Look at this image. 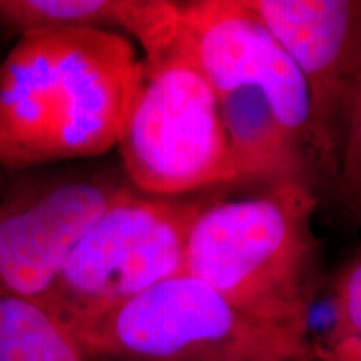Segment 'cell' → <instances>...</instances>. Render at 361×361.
Here are the masks:
<instances>
[{"mask_svg":"<svg viewBox=\"0 0 361 361\" xmlns=\"http://www.w3.org/2000/svg\"><path fill=\"white\" fill-rule=\"evenodd\" d=\"M291 361H319V360H316L314 356L311 355V351L308 348V351H306L303 356H300V358H295V360H291Z\"/></svg>","mask_w":361,"mask_h":361,"instance_id":"4fadbf2b","label":"cell"},{"mask_svg":"<svg viewBox=\"0 0 361 361\" xmlns=\"http://www.w3.org/2000/svg\"><path fill=\"white\" fill-rule=\"evenodd\" d=\"M206 200V191H129L89 229L40 303L69 323L184 273L189 228Z\"/></svg>","mask_w":361,"mask_h":361,"instance_id":"8992f818","label":"cell"},{"mask_svg":"<svg viewBox=\"0 0 361 361\" xmlns=\"http://www.w3.org/2000/svg\"><path fill=\"white\" fill-rule=\"evenodd\" d=\"M0 29L19 34L71 29L130 35L144 61L159 57L178 39L179 2L168 0H0Z\"/></svg>","mask_w":361,"mask_h":361,"instance_id":"9c48e42d","label":"cell"},{"mask_svg":"<svg viewBox=\"0 0 361 361\" xmlns=\"http://www.w3.org/2000/svg\"><path fill=\"white\" fill-rule=\"evenodd\" d=\"M117 147L126 178L151 196L241 183L218 99L180 30L169 51L142 59L141 85Z\"/></svg>","mask_w":361,"mask_h":361,"instance_id":"5b68a950","label":"cell"},{"mask_svg":"<svg viewBox=\"0 0 361 361\" xmlns=\"http://www.w3.org/2000/svg\"><path fill=\"white\" fill-rule=\"evenodd\" d=\"M180 35L209 80L241 183L324 194L308 89L295 62L243 0L179 4Z\"/></svg>","mask_w":361,"mask_h":361,"instance_id":"7a4b0ae2","label":"cell"},{"mask_svg":"<svg viewBox=\"0 0 361 361\" xmlns=\"http://www.w3.org/2000/svg\"><path fill=\"white\" fill-rule=\"evenodd\" d=\"M324 194L350 228H361V75L351 97L336 174Z\"/></svg>","mask_w":361,"mask_h":361,"instance_id":"7c38bea8","label":"cell"},{"mask_svg":"<svg viewBox=\"0 0 361 361\" xmlns=\"http://www.w3.org/2000/svg\"><path fill=\"white\" fill-rule=\"evenodd\" d=\"M67 324L90 361H291L310 348L188 273Z\"/></svg>","mask_w":361,"mask_h":361,"instance_id":"277c9868","label":"cell"},{"mask_svg":"<svg viewBox=\"0 0 361 361\" xmlns=\"http://www.w3.org/2000/svg\"><path fill=\"white\" fill-rule=\"evenodd\" d=\"M310 351L319 361H361V246L336 274L331 324Z\"/></svg>","mask_w":361,"mask_h":361,"instance_id":"8fae6325","label":"cell"},{"mask_svg":"<svg viewBox=\"0 0 361 361\" xmlns=\"http://www.w3.org/2000/svg\"><path fill=\"white\" fill-rule=\"evenodd\" d=\"M252 184L231 197L207 194L189 228L184 273L247 314L308 336L319 196L293 183Z\"/></svg>","mask_w":361,"mask_h":361,"instance_id":"3957f363","label":"cell"},{"mask_svg":"<svg viewBox=\"0 0 361 361\" xmlns=\"http://www.w3.org/2000/svg\"><path fill=\"white\" fill-rule=\"evenodd\" d=\"M27 180L0 200V288L42 301L89 229L134 186L112 166Z\"/></svg>","mask_w":361,"mask_h":361,"instance_id":"52a82bcc","label":"cell"},{"mask_svg":"<svg viewBox=\"0 0 361 361\" xmlns=\"http://www.w3.org/2000/svg\"><path fill=\"white\" fill-rule=\"evenodd\" d=\"M0 361H90L64 319L0 288Z\"/></svg>","mask_w":361,"mask_h":361,"instance_id":"30bf717a","label":"cell"},{"mask_svg":"<svg viewBox=\"0 0 361 361\" xmlns=\"http://www.w3.org/2000/svg\"><path fill=\"white\" fill-rule=\"evenodd\" d=\"M141 79L142 61L119 32L22 35L0 64V166L20 171L109 152Z\"/></svg>","mask_w":361,"mask_h":361,"instance_id":"6da1fadb","label":"cell"},{"mask_svg":"<svg viewBox=\"0 0 361 361\" xmlns=\"http://www.w3.org/2000/svg\"><path fill=\"white\" fill-rule=\"evenodd\" d=\"M281 44L308 89L326 189L361 75V0H243ZM324 189V192H326Z\"/></svg>","mask_w":361,"mask_h":361,"instance_id":"ba28073f","label":"cell"}]
</instances>
